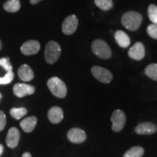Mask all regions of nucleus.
Segmentation results:
<instances>
[{
  "mask_svg": "<svg viewBox=\"0 0 157 157\" xmlns=\"http://www.w3.org/2000/svg\"><path fill=\"white\" fill-rule=\"evenodd\" d=\"M143 17L139 13L134 11L127 12L121 17V23L129 31H136L142 23Z\"/></svg>",
  "mask_w": 157,
  "mask_h": 157,
  "instance_id": "f257e3e1",
  "label": "nucleus"
},
{
  "mask_svg": "<svg viewBox=\"0 0 157 157\" xmlns=\"http://www.w3.org/2000/svg\"><path fill=\"white\" fill-rule=\"evenodd\" d=\"M48 87L51 93L58 98H63L67 94V87L66 84L60 78L56 76L50 78L48 81Z\"/></svg>",
  "mask_w": 157,
  "mask_h": 157,
  "instance_id": "f03ea898",
  "label": "nucleus"
},
{
  "mask_svg": "<svg viewBox=\"0 0 157 157\" xmlns=\"http://www.w3.org/2000/svg\"><path fill=\"white\" fill-rule=\"evenodd\" d=\"M61 48L60 44L55 41H50L46 44L44 50L45 60L49 64H53L60 58Z\"/></svg>",
  "mask_w": 157,
  "mask_h": 157,
  "instance_id": "7ed1b4c3",
  "label": "nucleus"
},
{
  "mask_svg": "<svg viewBox=\"0 0 157 157\" xmlns=\"http://www.w3.org/2000/svg\"><path fill=\"white\" fill-rule=\"evenodd\" d=\"M92 50L98 58L109 59L111 57V50L108 44L101 39H96L92 44Z\"/></svg>",
  "mask_w": 157,
  "mask_h": 157,
  "instance_id": "20e7f679",
  "label": "nucleus"
},
{
  "mask_svg": "<svg viewBox=\"0 0 157 157\" xmlns=\"http://www.w3.org/2000/svg\"><path fill=\"white\" fill-rule=\"evenodd\" d=\"M91 72L94 77L102 83H110L113 78L112 74L106 68L101 66H93L91 69Z\"/></svg>",
  "mask_w": 157,
  "mask_h": 157,
  "instance_id": "39448f33",
  "label": "nucleus"
},
{
  "mask_svg": "<svg viewBox=\"0 0 157 157\" xmlns=\"http://www.w3.org/2000/svg\"><path fill=\"white\" fill-rule=\"evenodd\" d=\"M111 121L112 122L113 130L114 132H119L124 128L126 122L125 113L121 110H116L111 115Z\"/></svg>",
  "mask_w": 157,
  "mask_h": 157,
  "instance_id": "423d86ee",
  "label": "nucleus"
},
{
  "mask_svg": "<svg viewBox=\"0 0 157 157\" xmlns=\"http://www.w3.org/2000/svg\"><path fill=\"white\" fill-rule=\"evenodd\" d=\"M78 19L74 15H71L64 20L62 24V31L64 34H73L78 27Z\"/></svg>",
  "mask_w": 157,
  "mask_h": 157,
  "instance_id": "0eeeda50",
  "label": "nucleus"
},
{
  "mask_svg": "<svg viewBox=\"0 0 157 157\" xmlns=\"http://www.w3.org/2000/svg\"><path fill=\"white\" fill-rule=\"evenodd\" d=\"M34 93L35 87L31 84L17 83L13 86V93L17 98H23L25 96L32 95Z\"/></svg>",
  "mask_w": 157,
  "mask_h": 157,
  "instance_id": "6e6552de",
  "label": "nucleus"
},
{
  "mask_svg": "<svg viewBox=\"0 0 157 157\" xmlns=\"http://www.w3.org/2000/svg\"><path fill=\"white\" fill-rule=\"evenodd\" d=\"M40 50V44L36 40H29L23 43L21 48V52L25 56H32L38 53Z\"/></svg>",
  "mask_w": 157,
  "mask_h": 157,
  "instance_id": "1a4fd4ad",
  "label": "nucleus"
},
{
  "mask_svg": "<svg viewBox=\"0 0 157 157\" xmlns=\"http://www.w3.org/2000/svg\"><path fill=\"white\" fill-rule=\"evenodd\" d=\"M146 51H145V47L143 43L140 42H136L132 46L128 51V56L133 60H140L145 57Z\"/></svg>",
  "mask_w": 157,
  "mask_h": 157,
  "instance_id": "9d476101",
  "label": "nucleus"
},
{
  "mask_svg": "<svg viewBox=\"0 0 157 157\" xmlns=\"http://www.w3.org/2000/svg\"><path fill=\"white\" fill-rule=\"evenodd\" d=\"M67 137L71 142L74 143H83L87 138L85 132L79 128H71L67 133Z\"/></svg>",
  "mask_w": 157,
  "mask_h": 157,
  "instance_id": "9b49d317",
  "label": "nucleus"
},
{
  "mask_svg": "<svg viewBox=\"0 0 157 157\" xmlns=\"http://www.w3.org/2000/svg\"><path fill=\"white\" fill-rule=\"evenodd\" d=\"M20 140V132L16 127H11L7 132L6 137V143L9 148H15L18 145Z\"/></svg>",
  "mask_w": 157,
  "mask_h": 157,
  "instance_id": "f8f14e48",
  "label": "nucleus"
},
{
  "mask_svg": "<svg viewBox=\"0 0 157 157\" xmlns=\"http://www.w3.org/2000/svg\"><path fill=\"white\" fill-rule=\"evenodd\" d=\"M156 130V126L151 122L140 123L135 127V132L139 135H151Z\"/></svg>",
  "mask_w": 157,
  "mask_h": 157,
  "instance_id": "ddd939ff",
  "label": "nucleus"
},
{
  "mask_svg": "<svg viewBox=\"0 0 157 157\" xmlns=\"http://www.w3.org/2000/svg\"><path fill=\"white\" fill-rule=\"evenodd\" d=\"M19 78L22 81L29 82L31 81L34 77V74L30 66L26 64H23L20 66L17 71Z\"/></svg>",
  "mask_w": 157,
  "mask_h": 157,
  "instance_id": "4468645a",
  "label": "nucleus"
},
{
  "mask_svg": "<svg viewBox=\"0 0 157 157\" xmlns=\"http://www.w3.org/2000/svg\"><path fill=\"white\" fill-rule=\"evenodd\" d=\"M48 117L51 123L58 124L63 119V111L61 108L53 106L49 110Z\"/></svg>",
  "mask_w": 157,
  "mask_h": 157,
  "instance_id": "2eb2a0df",
  "label": "nucleus"
},
{
  "mask_svg": "<svg viewBox=\"0 0 157 157\" xmlns=\"http://www.w3.org/2000/svg\"><path fill=\"white\" fill-rule=\"evenodd\" d=\"M37 123V118L35 116L26 117L25 119L21 121L20 123V126L24 132H31L34 130Z\"/></svg>",
  "mask_w": 157,
  "mask_h": 157,
  "instance_id": "dca6fc26",
  "label": "nucleus"
},
{
  "mask_svg": "<svg viewBox=\"0 0 157 157\" xmlns=\"http://www.w3.org/2000/svg\"><path fill=\"white\" fill-rule=\"evenodd\" d=\"M115 40L117 42V44L122 48H127L129 46L130 44V39L126 33L124 32L123 31L119 30L116 31L115 35Z\"/></svg>",
  "mask_w": 157,
  "mask_h": 157,
  "instance_id": "f3484780",
  "label": "nucleus"
},
{
  "mask_svg": "<svg viewBox=\"0 0 157 157\" xmlns=\"http://www.w3.org/2000/svg\"><path fill=\"white\" fill-rule=\"evenodd\" d=\"M4 9L8 13H16L21 9L19 0H8L4 4Z\"/></svg>",
  "mask_w": 157,
  "mask_h": 157,
  "instance_id": "a211bd4d",
  "label": "nucleus"
},
{
  "mask_svg": "<svg viewBox=\"0 0 157 157\" xmlns=\"http://www.w3.org/2000/svg\"><path fill=\"white\" fill-rule=\"evenodd\" d=\"M144 73L148 77L154 80V81H157V64H149L145 68Z\"/></svg>",
  "mask_w": 157,
  "mask_h": 157,
  "instance_id": "6ab92c4d",
  "label": "nucleus"
},
{
  "mask_svg": "<svg viewBox=\"0 0 157 157\" xmlns=\"http://www.w3.org/2000/svg\"><path fill=\"white\" fill-rule=\"evenodd\" d=\"M144 154V149L142 147L135 146L129 149L123 157H142Z\"/></svg>",
  "mask_w": 157,
  "mask_h": 157,
  "instance_id": "aec40b11",
  "label": "nucleus"
},
{
  "mask_svg": "<svg viewBox=\"0 0 157 157\" xmlns=\"http://www.w3.org/2000/svg\"><path fill=\"white\" fill-rule=\"evenodd\" d=\"M27 109L25 108H13L10 111L11 117L15 119H20L27 114Z\"/></svg>",
  "mask_w": 157,
  "mask_h": 157,
  "instance_id": "412c9836",
  "label": "nucleus"
},
{
  "mask_svg": "<svg viewBox=\"0 0 157 157\" xmlns=\"http://www.w3.org/2000/svg\"><path fill=\"white\" fill-rule=\"evenodd\" d=\"M95 4L98 7L103 11L109 10L113 7L112 0H95Z\"/></svg>",
  "mask_w": 157,
  "mask_h": 157,
  "instance_id": "4be33fe9",
  "label": "nucleus"
},
{
  "mask_svg": "<svg viewBox=\"0 0 157 157\" xmlns=\"http://www.w3.org/2000/svg\"><path fill=\"white\" fill-rule=\"evenodd\" d=\"M148 15L150 21L153 23H157V6L150 5L148 8Z\"/></svg>",
  "mask_w": 157,
  "mask_h": 157,
  "instance_id": "5701e85b",
  "label": "nucleus"
},
{
  "mask_svg": "<svg viewBox=\"0 0 157 157\" xmlns=\"http://www.w3.org/2000/svg\"><path fill=\"white\" fill-rule=\"evenodd\" d=\"M15 74L13 71L7 72L4 77H0V84H10L14 78Z\"/></svg>",
  "mask_w": 157,
  "mask_h": 157,
  "instance_id": "b1692460",
  "label": "nucleus"
},
{
  "mask_svg": "<svg viewBox=\"0 0 157 157\" xmlns=\"http://www.w3.org/2000/svg\"><path fill=\"white\" fill-rule=\"evenodd\" d=\"M0 66L6 70V71H13V66L10 62L9 58H2L0 59Z\"/></svg>",
  "mask_w": 157,
  "mask_h": 157,
  "instance_id": "393cba45",
  "label": "nucleus"
},
{
  "mask_svg": "<svg viewBox=\"0 0 157 157\" xmlns=\"http://www.w3.org/2000/svg\"><path fill=\"white\" fill-rule=\"evenodd\" d=\"M147 33L151 38L157 40V23H152L147 28Z\"/></svg>",
  "mask_w": 157,
  "mask_h": 157,
  "instance_id": "a878e982",
  "label": "nucleus"
},
{
  "mask_svg": "<svg viewBox=\"0 0 157 157\" xmlns=\"http://www.w3.org/2000/svg\"><path fill=\"white\" fill-rule=\"evenodd\" d=\"M7 119L3 111L0 110V131H2L6 126Z\"/></svg>",
  "mask_w": 157,
  "mask_h": 157,
  "instance_id": "bb28decb",
  "label": "nucleus"
},
{
  "mask_svg": "<svg viewBox=\"0 0 157 157\" xmlns=\"http://www.w3.org/2000/svg\"><path fill=\"white\" fill-rule=\"evenodd\" d=\"M42 1V0H30V2L31 4H32V5H36V4L39 3V2Z\"/></svg>",
  "mask_w": 157,
  "mask_h": 157,
  "instance_id": "cd10ccee",
  "label": "nucleus"
},
{
  "mask_svg": "<svg viewBox=\"0 0 157 157\" xmlns=\"http://www.w3.org/2000/svg\"><path fill=\"white\" fill-rule=\"evenodd\" d=\"M21 157H32V156H31V154H30V153L25 152L24 154L22 155V156H21Z\"/></svg>",
  "mask_w": 157,
  "mask_h": 157,
  "instance_id": "c85d7f7f",
  "label": "nucleus"
},
{
  "mask_svg": "<svg viewBox=\"0 0 157 157\" xmlns=\"http://www.w3.org/2000/svg\"><path fill=\"white\" fill-rule=\"evenodd\" d=\"M4 151V147L2 144H0V156H2V154H3Z\"/></svg>",
  "mask_w": 157,
  "mask_h": 157,
  "instance_id": "c756f323",
  "label": "nucleus"
},
{
  "mask_svg": "<svg viewBox=\"0 0 157 157\" xmlns=\"http://www.w3.org/2000/svg\"><path fill=\"white\" fill-rule=\"evenodd\" d=\"M2 41L0 40V50H2Z\"/></svg>",
  "mask_w": 157,
  "mask_h": 157,
  "instance_id": "7c9ffc66",
  "label": "nucleus"
},
{
  "mask_svg": "<svg viewBox=\"0 0 157 157\" xmlns=\"http://www.w3.org/2000/svg\"><path fill=\"white\" fill-rule=\"evenodd\" d=\"M2 95L1 93H0V102H1V99H2Z\"/></svg>",
  "mask_w": 157,
  "mask_h": 157,
  "instance_id": "2f4dec72",
  "label": "nucleus"
}]
</instances>
